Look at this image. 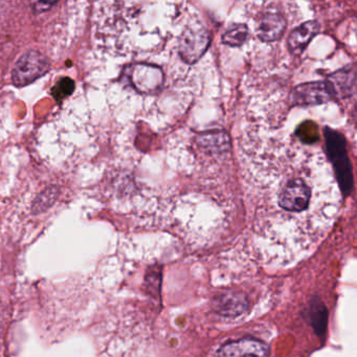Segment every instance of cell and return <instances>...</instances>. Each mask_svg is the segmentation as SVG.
<instances>
[{
  "label": "cell",
  "instance_id": "obj_1",
  "mask_svg": "<svg viewBox=\"0 0 357 357\" xmlns=\"http://www.w3.org/2000/svg\"><path fill=\"white\" fill-rule=\"evenodd\" d=\"M327 153L332 159L334 172L340 189L345 194H350L353 189V175L344 136L327 127L325 129Z\"/></svg>",
  "mask_w": 357,
  "mask_h": 357
},
{
  "label": "cell",
  "instance_id": "obj_2",
  "mask_svg": "<svg viewBox=\"0 0 357 357\" xmlns=\"http://www.w3.org/2000/svg\"><path fill=\"white\" fill-rule=\"evenodd\" d=\"M50 62L38 50H29L22 54L12 70V81L17 88L31 84L50 70Z\"/></svg>",
  "mask_w": 357,
  "mask_h": 357
},
{
  "label": "cell",
  "instance_id": "obj_3",
  "mask_svg": "<svg viewBox=\"0 0 357 357\" xmlns=\"http://www.w3.org/2000/svg\"><path fill=\"white\" fill-rule=\"evenodd\" d=\"M334 98L336 94L332 90V84L327 80L296 86L292 92V100L294 105L298 106H312L323 104Z\"/></svg>",
  "mask_w": 357,
  "mask_h": 357
},
{
  "label": "cell",
  "instance_id": "obj_4",
  "mask_svg": "<svg viewBox=\"0 0 357 357\" xmlns=\"http://www.w3.org/2000/svg\"><path fill=\"white\" fill-rule=\"evenodd\" d=\"M209 44V34L203 28H192L181 34L179 54L187 63H195L203 57Z\"/></svg>",
  "mask_w": 357,
  "mask_h": 357
},
{
  "label": "cell",
  "instance_id": "obj_5",
  "mask_svg": "<svg viewBox=\"0 0 357 357\" xmlns=\"http://www.w3.org/2000/svg\"><path fill=\"white\" fill-rule=\"evenodd\" d=\"M269 349L265 343L255 338H242L223 345L214 357H268Z\"/></svg>",
  "mask_w": 357,
  "mask_h": 357
},
{
  "label": "cell",
  "instance_id": "obj_6",
  "mask_svg": "<svg viewBox=\"0 0 357 357\" xmlns=\"http://www.w3.org/2000/svg\"><path fill=\"white\" fill-rule=\"evenodd\" d=\"M129 79L135 90L140 92H155L163 84V74L154 66L136 65L130 68Z\"/></svg>",
  "mask_w": 357,
  "mask_h": 357
},
{
  "label": "cell",
  "instance_id": "obj_7",
  "mask_svg": "<svg viewBox=\"0 0 357 357\" xmlns=\"http://www.w3.org/2000/svg\"><path fill=\"white\" fill-rule=\"evenodd\" d=\"M286 30V20L277 11H267L258 19L256 32L260 39L274 42L283 36Z\"/></svg>",
  "mask_w": 357,
  "mask_h": 357
},
{
  "label": "cell",
  "instance_id": "obj_8",
  "mask_svg": "<svg viewBox=\"0 0 357 357\" xmlns=\"http://www.w3.org/2000/svg\"><path fill=\"white\" fill-rule=\"evenodd\" d=\"M318 32V23L316 21L305 22L294 30L288 39V45L292 54H302Z\"/></svg>",
  "mask_w": 357,
  "mask_h": 357
},
{
  "label": "cell",
  "instance_id": "obj_9",
  "mask_svg": "<svg viewBox=\"0 0 357 357\" xmlns=\"http://www.w3.org/2000/svg\"><path fill=\"white\" fill-rule=\"evenodd\" d=\"M328 81L329 83L332 84L336 98H346L354 90V70L346 68V70H338V72L332 74Z\"/></svg>",
  "mask_w": 357,
  "mask_h": 357
},
{
  "label": "cell",
  "instance_id": "obj_10",
  "mask_svg": "<svg viewBox=\"0 0 357 357\" xmlns=\"http://www.w3.org/2000/svg\"><path fill=\"white\" fill-rule=\"evenodd\" d=\"M247 302L245 298H241L239 294H229V296H223L216 302V309L223 316H238L246 309Z\"/></svg>",
  "mask_w": 357,
  "mask_h": 357
},
{
  "label": "cell",
  "instance_id": "obj_11",
  "mask_svg": "<svg viewBox=\"0 0 357 357\" xmlns=\"http://www.w3.org/2000/svg\"><path fill=\"white\" fill-rule=\"evenodd\" d=\"M198 142L207 150L217 151V152L227 150L231 146L229 135L223 131L203 133L199 135Z\"/></svg>",
  "mask_w": 357,
  "mask_h": 357
},
{
  "label": "cell",
  "instance_id": "obj_12",
  "mask_svg": "<svg viewBox=\"0 0 357 357\" xmlns=\"http://www.w3.org/2000/svg\"><path fill=\"white\" fill-rule=\"evenodd\" d=\"M249 37V29L245 24H235L223 34V43L229 46H239Z\"/></svg>",
  "mask_w": 357,
  "mask_h": 357
},
{
  "label": "cell",
  "instance_id": "obj_13",
  "mask_svg": "<svg viewBox=\"0 0 357 357\" xmlns=\"http://www.w3.org/2000/svg\"><path fill=\"white\" fill-rule=\"evenodd\" d=\"M74 90V82L70 78H62L52 88V96L54 100L61 102Z\"/></svg>",
  "mask_w": 357,
  "mask_h": 357
},
{
  "label": "cell",
  "instance_id": "obj_14",
  "mask_svg": "<svg viewBox=\"0 0 357 357\" xmlns=\"http://www.w3.org/2000/svg\"><path fill=\"white\" fill-rule=\"evenodd\" d=\"M57 197V187H48V189H46L41 195L38 196L35 205H34V210H36V211H44V210L48 209V207H50V205H52V203L56 201Z\"/></svg>",
  "mask_w": 357,
  "mask_h": 357
},
{
  "label": "cell",
  "instance_id": "obj_15",
  "mask_svg": "<svg viewBox=\"0 0 357 357\" xmlns=\"http://www.w3.org/2000/svg\"><path fill=\"white\" fill-rule=\"evenodd\" d=\"M298 137L304 143H314L318 140V133L316 126L312 122L305 123L298 129Z\"/></svg>",
  "mask_w": 357,
  "mask_h": 357
}]
</instances>
